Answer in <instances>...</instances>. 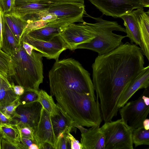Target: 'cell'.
Segmentation results:
<instances>
[{"instance_id": "cell-1", "label": "cell", "mask_w": 149, "mask_h": 149, "mask_svg": "<svg viewBox=\"0 0 149 149\" xmlns=\"http://www.w3.org/2000/svg\"><path fill=\"white\" fill-rule=\"evenodd\" d=\"M144 63L140 47L128 42L96 58L92 66V82L104 123L117 115L120 97Z\"/></svg>"}, {"instance_id": "cell-2", "label": "cell", "mask_w": 149, "mask_h": 149, "mask_svg": "<svg viewBox=\"0 0 149 149\" xmlns=\"http://www.w3.org/2000/svg\"><path fill=\"white\" fill-rule=\"evenodd\" d=\"M48 76L50 89L75 91L96 97L90 74L74 59L56 60Z\"/></svg>"}, {"instance_id": "cell-3", "label": "cell", "mask_w": 149, "mask_h": 149, "mask_svg": "<svg viewBox=\"0 0 149 149\" xmlns=\"http://www.w3.org/2000/svg\"><path fill=\"white\" fill-rule=\"evenodd\" d=\"M19 48L11 56L15 63L13 77L18 85L25 90L39 91L43 81V64L42 53L22 41Z\"/></svg>"}, {"instance_id": "cell-4", "label": "cell", "mask_w": 149, "mask_h": 149, "mask_svg": "<svg viewBox=\"0 0 149 149\" xmlns=\"http://www.w3.org/2000/svg\"><path fill=\"white\" fill-rule=\"evenodd\" d=\"M57 104L73 125H81L93 115L95 108V97L75 91L50 89Z\"/></svg>"}, {"instance_id": "cell-5", "label": "cell", "mask_w": 149, "mask_h": 149, "mask_svg": "<svg viewBox=\"0 0 149 149\" xmlns=\"http://www.w3.org/2000/svg\"><path fill=\"white\" fill-rule=\"evenodd\" d=\"M87 17L94 19L96 23H92L96 33L95 38L89 42L78 45L76 49H84L91 50L98 53V55L107 54L123 43V40L126 36L115 34L113 31L125 33V29L117 22L103 19L101 17H92L85 14Z\"/></svg>"}, {"instance_id": "cell-6", "label": "cell", "mask_w": 149, "mask_h": 149, "mask_svg": "<svg viewBox=\"0 0 149 149\" xmlns=\"http://www.w3.org/2000/svg\"><path fill=\"white\" fill-rule=\"evenodd\" d=\"M100 128L104 136V149L134 148L132 130L121 119L104 123Z\"/></svg>"}, {"instance_id": "cell-7", "label": "cell", "mask_w": 149, "mask_h": 149, "mask_svg": "<svg viewBox=\"0 0 149 149\" xmlns=\"http://www.w3.org/2000/svg\"><path fill=\"white\" fill-rule=\"evenodd\" d=\"M21 18L27 24L41 22L44 26L57 25L65 27L74 23L70 17L68 9L64 3L52 5L48 8L27 14Z\"/></svg>"}, {"instance_id": "cell-8", "label": "cell", "mask_w": 149, "mask_h": 149, "mask_svg": "<svg viewBox=\"0 0 149 149\" xmlns=\"http://www.w3.org/2000/svg\"><path fill=\"white\" fill-rule=\"evenodd\" d=\"M60 35L67 49L72 50L79 45L91 41L95 38L96 33L92 23L84 22L68 25Z\"/></svg>"}, {"instance_id": "cell-9", "label": "cell", "mask_w": 149, "mask_h": 149, "mask_svg": "<svg viewBox=\"0 0 149 149\" xmlns=\"http://www.w3.org/2000/svg\"><path fill=\"white\" fill-rule=\"evenodd\" d=\"M119 110L121 119L132 130L143 126V121L149 113V107L141 95L136 100L127 103Z\"/></svg>"}, {"instance_id": "cell-10", "label": "cell", "mask_w": 149, "mask_h": 149, "mask_svg": "<svg viewBox=\"0 0 149 149\" xmlns=\"http://www.w3.org/2000/svg\"><path fill=\"white\" fill-rule=\"evenodd\" d=\"M103 15L114 18L143 8L141 0H89Z\"/></svg>"}, {"instance_id": "cell-11", "label": "cell", "mask_w": 149, "mask_h": 149, "mask_svg": "<svg viewBox=\"0 0 149 149\" xmlns=\"http://www.w3.org/2000/svg\"><path fill=\"white\" fill-rule=\"evenodd\" d=\"M21 41L31 45L34 49L42 54L48 59H58L60 54L67 49L60 35L50 40L45 41L32 38L24 32L21 37Z\"/></svg>"}, {"instance_id": "cell-12", "label": "cell", "mask_w": 149, "mask_h": 149, "mask_svg": "<svg viewBox=\"0 0 149 149\" xmlns=\"http://www.w3.org/2000/svg\"><path fill=\"white\" fill-rule=\"evenodd\" d=\"M42 107L38 101L24 105H19L12 118L16 125L26 126L34 130L39 122Z\"/></svg>"}, {"instance_id": "cell-13", "label": "cell", "mask_w": 149, "mask_h": 149, "mask_svg": "<svg viewBox=\"0 0 149 149\" xmlns=\"http://www.w3.org/2000/svg\"><path fill=\"white\" fill-rule=\"evenodd\" d=\"M33 137L34 141L39 149H42L46 143L56 149L57 139L53 129L51 117L43 107L40 120L34 131Z\"/></svg>"}, {"instance_id": "cell-14", "label": "cell", "mask_w": 149, "mask_h": 149, "mask_svg": "<svg viewBox=\"0 0 149 149\" xmlns=\"http://www.w3.org/2000/svg\"><path fill=\"white\" fill-rule=\"evenodd\" d=\"M137 23L140 35L141 49L143 55L149 60V12L141 8L132 12Z\"/></svg>"}, {"instance_id": "cell-15", "label": "cell", "mask_w": 149, "mask_h": 149, "mask_svg": "<svg viewBox=\"0 0 149 149\" xmlns=\"http://www.w3.org/2000/svg\"><path fill=\"white\" fill-rule=\"evenodd\" d=\"M149 86V66L144 67L130 82L120 97L118 103L120 109L126 104L138 90L148 88Z\"/></svg>"}, {"instance_id": "cell-16", "label": "cell", "mask_w": 149, "mask_h": 149, "mask_svg": "<svg viewBox=\"0 0 149 149\" xmlns=\"http://www.w3.org/2000/svg\"><path fill=\"white\" fill-rule=\"evenodd\" d=\"M82 149H104L105 138L99 126L91 127L81 133Z\"/></svg>"}, {"instance_id": "cell-17", "label": "cell", "mask_w": 149, "mask_h": 149, "mask_svg": "<svg viewBox=\"0 0 149 149\" xmlns=\"http://www.w3.org/2000/svg\"><path fill=\"white\" fill-rule=\"evenodd\" d=\"M65 27L57 25H49L35 29L26 31L23 33L34 38L48 41L59 35Z\"/></svg>"}, {"instance_id": "cell-18", "label": "cell", "mask_w": 149, "mask_h": 149, "mask_svg": "<svg viewBox=\"0 0 149 149\" xmlns=\"http://www.w3.org/2000/svg\"><path fill=\"white\" fill-rule=\"evenodd\" d=\"M58 108L59 114L51 117L53 129L56 139L61 134L70 133L74 127L67 116L58 107Z\"/></svg>"}, {"instance_id": "cell-19", "label": "cell", "mask_w": 149, "mask_h": 149, "mask_svg": "<svg viewBox=\"0 0 149 149\" xmlns=\"http://www.w3.org/2000/svg\"><path fill=\"white\" fill-rule=\"evenodd\" d=\"M2 40L1 49L11 56L21 45V42L17 39L6 22L2 32Z\"/></svg>"}, {"instance_id": "cell-20", "label": "cell", "mask_w": 149, "mask_h": 149, "mask_svg": "<svg viewBox=\"0 0 149 149\" xmlns=\"http://www.w3.org/2000/svg\"><path fill=\"white\" fill-rule=\"evenodd\" d=\"M124 21L126 37H128L131 43L141 47L139 31L136 21L133 14L131 13L120 17Z\"/></svg>"}, {"instance_id": "cell-21", "label": "cell", "mask_w": 149, "mask_h": 149, "mask_svg": "<svg viewBox=\"0 0 149 149\" xmlns=\"http://www.w3.org/2000/svg\"><path fill=\"white\" fill-rule=\"evenodd\" d=\"M14 84L10 83L8 78L2 75L0 87V108L9 105L19 96L14 91Z\"/></svg>"}, {"instance_id": "cell-22", "label": "cell", "mask_w": 149, "mask_h": 149, "mask_svg": "<svg viewBox=\"0 0 149 149\" xmlns=\"http://www.w3.org/2000/svg\"><path fill=\"white\" fill-rule=\"evenodd\" d=\"M53 5L39 2H33L24 3L15 6L11 13L19 17L38 11L49 8Z\"/></svg>"}, {"instance_id": "cell-23", "label": "cell", "mask_w": 149, "mask_h": 149, "mask_svg": "<svg viewBox=\"0 0 149 149\" xmlns=\"http://www.w3.org/2000/svg\"><path fill=\"white\" fill-rule=\"evenodd\" d=\"M4 18L6 23L17 39L20 42L21 37L25 28L26 22L22 18L15 15L11 12L4 14Z\"/></svg>"}, {"instance_id": "cell-24", "label": "cell", "mask_w": 149, "mask_h": 149, "mask_svg": "<svg viewBox=\"0 0 149 149\" xmlns=\"http://www.w3.org/2000/svg\"><path fill=\"white\" fill-rule=\"evenodd\" d=\"M0 134L2 137L24 149L20 141V134L16 125L0 123Z\"/></svg>"}, {"instance_id": "cell-25", "label": "cell", "mask_w": 149, "mask_h": 149, "mask_svg": "<svg viewBox=\"0 0 149 149\" xmlns=\"http://www.w3.org/2000/svg\"><path fill=\"white\" fill-rule=\"evenodd\" d=\"M15 63L12 58L0 48V73L7 78L15 74Z\"/></svg>"}, {"instance_id": "cell-26", "label": "cell", "mask_w": 149, "mask_h": 149, "mask_svg": "<svg viewBox=\"0 0 149 149\" xmlns=\"http://www.w3.org/2000/svg\"><path fill=\"white\" fill-rule=\"evenodd\" d=\"M38 102L51 117L58 115L59 110L57 104H55L51 95H49L43 90L39 91Z\"/></svg>"}, {"instance_id": "cell-27", "label": "cell", "mask_w": 149, "mask_h": 149, "mask_svg": "<svg viewBox=\"0 0 149 149\" xmlns=\"http://www.w3.org/2000/svg\"><path fill=\"white\" fill-rule=\"evenodd\" d=\"M132 138L135 147L142 145H149V130L143 126L132 130Z\"/></svg>"}, {"instance_id": "cell-28", "label": "cell", "mask_w": 149, "mask_h": 149, "mask_svg": "<svg viewBox=\"0 0 149 149\" xmlns=\"http://www.w3.org/2000/svg\"><path fill=\"white\" fill-rule=\"evenodd\" d=\"M39 91L32 89H24V93L19 96V105H24L35 102H38Z\"/></svg>"}, {"instance_id": "cell-29", "label": "cell", "mask_w": 149, "mask_h": 149, "mask_svg": "<svg viewBox=\"0 0 149 149\" xmlns=\"http://www.w3.org/2000/svg\"><path fill=\"white\" fill-rule=\"evenodd\" d=\"M85 0H15V6L24 3L33 2H39L55 4L63 3H71L84 5Z\"/></svg>"}, {"instance_id": "cell-30", "label": "cell", "mask_w": 149, "mask_h": 149, "mask_svg": "<svg viewBox=\"0 0 149 149\" xmlns=\"http://www.w3.org/2000/svg\"><path fill=\"white\" fill-rule=\"evenodd\" d=\"M19 96L9 105L0 108V110L4 114L12 117L16 112L17 107L20 104Z\"/></svg>"}, {"instance_id": "cell-31", "label": "cell", "mask_w": 149, "mask_h": 149, "mask_svg": "<svg viewBox=\"0 0 149 149\" xmlns=\"http://www.w3.org/2000/svg\"><path fill=\"white\" fill-rule=\"evenodd\" d=\"M16 126L19 131L20 136L31 139L34 141V130L32 128L26 126L16 125Z\"/></svg>"}, {"instance_id": "cell-32", "label": "cell", "mask_w": 149, "mask_h": 149, "mask_svg": "<svg viewBox=\"0 0 149 149\" xmlns=\"http://www.w3.org/2000/svg\"><path fill=\"white\" fill-rule=\"evenodd\" d=\"M68 134H61L57 137L56 149H71L70 142L67 136Z\"/></svg>"}, {"instance_id": "cell-33", "label": "cell", "mask_w": 149, "mask_h": 149, "mask_svg": "<svg viewBox=\"0 0 149 149\" xmlns=\"http://www.w3.org/2000/svg\"><path fill=\"white\" fill-rule=\"evenodd\" d=\"M15 0H0V7L4 14L10 13L15 7Z\"/></svg>"}, {"instance_id": "cell-34", "label": "cell", "mask_w": 149, "mask_h": 149, "mask_svg": "<svg viewBox=\"0 0 149 149\" xmlns=\"http://www.w3.org/2000/svg\"><path fill=\"white\" fill-rule=\"evenodd\" d=\"M67 136L70 142L71 149H82L81 143L76 140L70 133L68 134Z\"/></svg>"}, {"instance_id": "cell-35", "label": "cell", "mask_w": 149, "mask_h": 149, "mask_svg": "<svg viewBox=\"0 0 149 149\" xmlns=\"http://www.w3.org/2000/svg\"><path fill=\"white\" fill-rule=\"evenodd\" d=\"M1 149H21L17 145L12 143L3 137L1 138Z\"/></svg>"}, {"instance_id": "cell-36", "label": "cell", "mask_w": 149, "mask_h": 149, "mask_svg": "<svg viewBox=\"0 0 149 149\" xmlns=\"http://www.w3.org/2000/svg\"><path fill=\"white\" fill-rule=\"evenodd\" d=\"M0 123L16 125V123L12 117L4 114L0 110Z\"/></svg>"}, {"instance_id": "cell-37", "label": "cell", "mask_w": 149, "mask_h": 149, "mask_svg": "<svg viewBox=\"0 0 149 149\" xmlns=\"http://www.w3.org/2000/svg\"><path fill=\"white\" fill-rule=\"evenodd\" d=\"M5 23L4 13L0 7V48L1 49L2 44V33Z\"/></svg>"}, {"instance_id": "cell-38", "label": "cell", "mask_w": 149, "mask_h": 149, "mask_svg": "<svg viewBox=\"0 0 149 149\" xmlns=\"http://www.w3.org/2000/svg\"><path fill=\"white\" fill-rule=\"evenodd\" d=\"M20 141L24 149H29V146L33 143V141L31 139L21 136L20 137Z\"/></svg>"}, {"instance_id": "cell-39", "label": "cell", "mask_w": 149, "mask_h": 149, "mask_svg": "<svg viewBox=\"0 0 149 149\" xmlns=\"http://www.w3.org/2000/svg\"><path fill=\"white\" fill-rule=\"evenodd\" d=\"M13 88L15 93L19 96L23 94L24 92V88L20 85H15L14 84Z\"/></svg>"}, {"instance_id": "cell-40", "label": "cell", "mask_w": 149, "mask_h": 149, "mask_svg": "<svg viewBox=\"0 0 149 149\" xmlns=\"http://www.w3.org/2000/svg\"><path fill=\"white\" fill-rule=\"evenodd\" d=\"M73 126L74 127L78 128L80 131L81 133L86 132L88 130V129L84 128L83 126L80 125L74 124Z\"/></svg>"}, {"instance_id": "cell-41", "label": "cell", "mask_w": 149, "mask_h": 149, "mask_svg": "<svg viewBox=\"0 0 149 149\" xmlns=\"http://www.w3.org/2000/svg\"><path fill=\"white\" fill-rule=\"evenodd\" d=\"M143 127L146 130H149V119L148 118L146 119L143 122Z\"/></svg>"}, {"instance_id": "cell-42", "label": "cell", "mask_w": 149, "mask_h": 149, "mask_svg": "<svg viewBox=\"0 0 149 149\" xmlns=\"http://www.w3.org/2000/svg\"><path fill=\"white\" fill-rule=\"evenodd\" d=\"M143 7H149V0H141Z\"/></svg>"}, {"instance_id": "cell-43", "label": "cell", "mask_w": 149, "mask_h": 149, "mask_svg": "<svg viewBox=\"0 0 149 149\" xmlns=\"http://www.w3.org/2000/svg\"><path fill=\"white\" fill-rule=\"evenodd\" d=\"M29 149H39V148L37 144L33 143L29 146Z\"/></svg>"}, {"instance_id": "cell-44", "label": "cell", "mask_w": 149, "mask_h": 149, "mask_svg": "<svg viewBox=\"0 0 149 149\" xmlns=\"http://www.w3.org/2000/svg\"><path fill=\"white\" fill-rule=\"evenodd\" d=\"M2 75L0 73V87L1 86V82H2Z\"/></svg>"}, {"instance_id": "cell-45", "label": "cell", "mask_w": 149, "mask_h": 149, "mask_svg": "<svg viewBox=\"0 0 149 149\" xmlns=\"http://www.w3.org/2000/svg\"><path fill=\"white\" fill-rule=\"evenodd\" d=\"M1 149V138L0 137V149Z\"/></svg>"}]
</instances>
